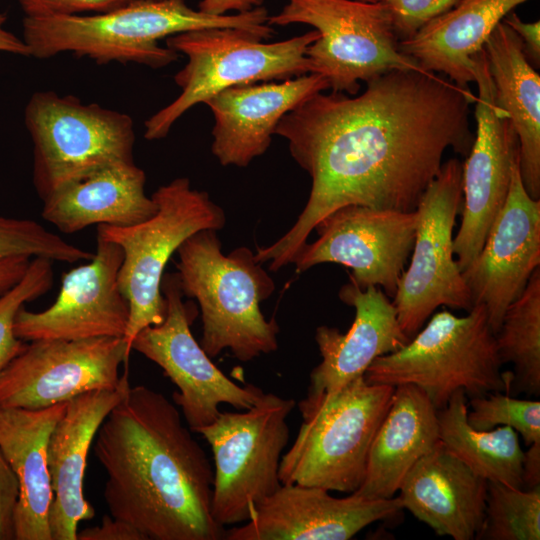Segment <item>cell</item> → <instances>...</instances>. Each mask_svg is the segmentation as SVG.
<instances>
[{"label":"cell","mask_w":540,"mask_h":540,"mask_svg":"<svg viewBox=\"0 0 540 540\" xmlns=\"http://www.w3.org/2000/svg\"><path fill=\"white\" fill-rule=\"evenodd\" d=\"M356 97L318 92L279 121L293 159L312 180L307 203L276 242L257 247L271 271L293 263L315 226L331 212L362 205L416 210L448 148L467 156L476 102L437 73L393 70L367 81Z\"/></svg>","instance_id":"6da1fadb"},{"label":"cell","mask_w":540,"mask_h":540,"mask_svg":"<svg viewBox=\"0 0 540 540\" xmlns=\"http://www.w3.org/2000/svg\"><path fill=\"white\" fill-rule=\"evenodd\" d=\"M179 410L162 393L129 387L96 434L104 500L145 540H220L212 515L214 471Z\"/></svg>","instance_id":"7a4b0ae2"},{"label":"cell","mask_w":540,"mask_h":540,"mask_svg":"<svg viewBox=\"0 0 540 540\" xmlns=\"http://www.w3.org/2000/svg\"><path fill=\"white\" fill-rule=\"evenodd\" d=\"M264 6L243 13L212 15L189 7L185 0H132L93 14L24 17L23 41L29 56L46 59L69 52L98 64L137 63L162 68L179 54L159 45L177 33L215 27L252 31L264 40L274 30Z\"/></svg>","instance_id":"3957f363"},{"label":"cell","mask_w":540,"mask_h":540,"mask_svg":"<svg viewBox=\"0 0 540 540\" xmlns=\"http://www.w3.org/2000/svg\"><path fill=\"white\" fill-rule=\"evenodd\" d=\"M177 254L179 286L184 296L198 301L200 345L210 358L229 349L248 362L278 348L279 326L274 319L266 320L260 309L275 284L249 248L224 254L217 231L205 229L187 238Z\"/></svg>","instance_id":"277c9868"},{"label":"cell","mask_w":540,"mask_h":540,"mask_svg":"<svg viewBox=\"0 0 540 540\" xmlns=\"http://www.w3.org/2000/svg\"><path fill=\"white\" fill-rule=\"evenodd\" d=\"M502 365L485 308L476 304L465 316L435 313L404 347L375 359L364 377L394 387L415 385L438 411L457 391L469 398L509 394L513 375L502 372Z\"/></svg>","instance_id":"5b68a950"},{"label":"cell","mask_w":540,"mask_h":540,"mask_svg":"<svg viewBox=\"0 0 540 540\" xmlns=\"http://www.w3.org/2000/svg\"><path fill=\"white\" fill-rule=\"evenodd\" d=\"M319 37L314 29L274 43L233 27L205 28L166 38V46L187 57L174 80L179 96L145 121L144 137H166L190 108L238 85L284 81L309 73L307 48Z\"/></svg>","instance_id":"8992f818"},{"label":"cell","mask_w":540,"mask_h":540,"mask_svg":"<svg viewBox=\"0 0 540 540\" xmlns=\"http://www.w3.org/2000/svg\"><path fill=\"white\" fill-rule=\"evenodd\" d=\"M394 390L361 376L317 402L301 400L302 423L282 456L281 484L355 492L364 480L370 447Z\"/></svg>","instance_id":"52a82bcc"},{"label":"cell","mask_w":540,"mask_h":540,"mask_svg":"<svg viewBox=\"0 0 540 540\" xmlns=\"http://www.w3.org/2000/svg\"><path fill=\"white\" fill-rule=\"evenodd\" d=\"M151 197L157 211L145 221L125 227H97V235L122 250L118 283L129 303L123 340L130 354L135 336L165 318L161 282L171 256L191 235L205 229L218 231L226 222L223 209L207 192L192 188L188 178L160 186Z\"/></svg>","instance_id":"ba28073f"},{"label":"cell","mask_w":540,"mask_h":540,"mask_svg":"<svg viewBox=\"0 0 540 540\" xmlns=\"http://www.w3.org/2000/svg\"><path fill=\"white\" fill-rule=\"evenodd\" d=\"M24 120L33 143V185L42 201L105 166L134 161V122L128 114L38 91Z\"/></svg>","instance_id":"9c48e42d"},{"label":"cell","mask_w":540,"mask_h":540,"mask_svg":"<svg viewBox=\"0 0 540 540\" xmlns=\"http://www.w3.org/2000/svg\"><path fill=\"white\" fill-rule=\"evenodd\" d=\"M296 402L264 393L243 412H220L194 432L214 459L212 515L221 526L250 520L280 486L279 469L289 441L287 419Z\"/></svg>","instance_id":"30bf717a"},{"label":"cell","mask_w":540,"mask_h":540,"mask_svg":"<svg viewBox=\"0 0 540 540\" xmlns=\"http://www.w3.org/2000/svg\"><path fill=\"white\" fill-rule=\"evenodd\" d=\"M268 24L315 28L319 37L306 51L309 73L325 77L333 92L355 95L360 81L393 70L425 71L400 50L383 1L286 0Z\"/></svg>","instance_id":"8fae6325"},{"label":"cell","mask_w":540,"mask_h":540,"mask_svg":"<svg viewBox=\"0 0 540 540\" xmlns=\"http://www.w3.org/2000/svg\"><path fill=\"white\" fill-rule=\"evenodd\" d=\"M462 203V164L442 163L416 208V237L409 266L398 282L393 304L411 339L439 306L469 311L468 287L453 249V228Z\"/></svg>","instance_id":"7c38bea8"},{"label":"cell","mask_w":540,"mask_h":540,"mask_svg":"<svg viewBox=\"0 0 540 540\" xmlns=\"http://www.w3.org/2000/svg\"><path fill=\"white\" fill-rule=\"evenodd\" d=\"M161 291L166 302L163 322L142 329L131 347L160 366L177 386L173 401L188 427L194 432L212 423L223 403L239 410L253 406L263 390L233 382L194 339L191 324L198 311L194 303L183 301L176 272L164 274Z\"/></svg>","instance_id":"4fadbf2b"},{"label":"cell","mask_w":540,"mask_h":540,"mask_svg":"<svg viewBox=\"0 0 540 540\" xmlns=\"http://www.w3.org/2000/svg\"><path fill=\"white\" fill-rule=\"evenodd\" d=\"M417 222L416 210L341 207L319 221L314 228L318 238L303 246L293 264L298 273L322 263L344 265L360 289L380 287L393 298L413 249Z\"/></svg>","instance_id":"5bb4252c"},{"label":"cell","mask_w":540,"mask_h":540,"mask_svg":"<svg viewBox=\"0 0 540 540\" xmlns=\"http://www.w3.org/2000/svg\"><path fill=\"white\" fill-rule=\"evenodd\" d=\"M478 96L476 135L462 164V219L453 241L464 270L478 255L508 195L519 141L508 114L498 106L484 48L473 56Z\"/></svg>","instance_id":"9a60e30c"},{"label":"cell","mask_w":540,"mask_h":540,"mask_svg":"<svg viewBox=\"0 0 540 540\" xmlns=\"http://www.w3.org/2000/svg\"><path fill=\"white\" fill-rule=\"evenodd\" d=\"M30 342L0 374V407L41 409L114 389L130 357L122 337Z\"/></svg>","instance_id":"2e32d148"},{"label":"cell","mask_w":540,"mask_h":540,"mask_svg":"<svg viewBox=\"0 0 540 540\" xmlns=\"http://www.w3.org/2000/svg\"><path fill=\"white\" fill-rule=\"evenodd\" d=\"M122 259L117 244L97 235L93 257L63 275L57 298L50 307L39 312L25 307L19 310L15 335L25 341L123 338L129 303L118 283Z\"/></svg>","instance_id":"e0dca14e"},{"label":"cell","mask_w":540,"mask_h":540,"mask_svg":"<svg viewBox=\"0 0 540 540\" xmlns=\"http://www.w3.org/2000/svg\"><path fill=\"white\" fill-rule=\"evenodd\" d=\"M540 266V199L527 193L514 165L505 203L475 259L461 271L473 306L482 304L494 332Z\"/></svg>","instance_id":"ac0fdd59"},{"label":"cell","mask_w":540,"mask_h":540,"mask_svg":"<svg viewBox=\"0 0 540 540\" xmlns=\"http://www.w3.org/2000/svg\"><path fill=\"white\" fill-rule=\"evenodd\" d=\"M403 510L400 497L331 496L320 487L281 484L249 521L225 532L227 540H347Z\"/></svg>","instance_id":"d6986e66"},{"label":"cell","mask_w":540,"mask_h":540,"mask_svg":"<svg viewBox=\"0 0 540 540\" xmlns=\"http://www.w3.org/2000/svg\"><path fill=\"white\" fill-rule=\"evenodd\" d=\"M339 298L354 307L355 318L346 333L335 327H317L315 340L322 360L310 373L308 393L303 399L308 403L328 397L364 376L375 359L396 352L410 340L400 327L393 302L380 287L362 290L349 279L341 287Z\"/></svg>","instance_id":"ffe728a7"},{"label":"cell","mask_w":540,"mask_h":540,"mask_svg":"<svg viewBox=\"0 0 540 540\" xmlns=\"http://www.w3.org/2000/svg\"><path fill=\"white\" fill-rule=\"evenodd\" d=\"M128 369L114 389L92 390L67 402L47 446L53 499L49 511L52 540H77L78 524L95 516L83 483L88 452L99 427L129 389Z\"/></svg>","instance_id":"44dd1931"},{"label":"cell","mask_w":540,"mask_h":540,"mask_svg":"<svg viewBox=\"0 0 540 540\" xmlns=\"http://www.w3.org/2000/svg\"><path fill=\"white\" fill-rule=\"evenodd\" d=\"M327 79L308 73L284 80L227 88L208 99L214 118L212 153L221 165L246 167L265 153L282 117L315 93Z\"/></svg>","instance_id":"7402d4cb"},{"label":"cell","mask_w":540,"mask_h":540,"mask_svg":"<svg viewBox=\"0 0 540 540\" xmlns=\"http://www.w3.org/2000/svg\"><path fill=\"white\" fill-rule=\"evenodd\" d=\"M399 491L403 509L440 536L473 540L482 527L487 481L440 440L412 466Z\"/></svg>","instance_id":"603a6c76"},{"label":"cell","mask_w":540,"mask_h":540,"mask_svg":"<svg viewBox=\"0 0 540 540\" xmlns=\"http://www.w3.org/2000/svg\"><path fill=\"white\" fill-rule=\"evenodd\" d=\"M67 402L41 409L0 407V449L19 484L15 540H52L49 511L53 491L47 446Z\"/></svg>","instance_id":"cb8c5ba5"},{"label":"cell","mask_w":540,"mask_h":540,"mask_svg":"<svg viewBox=\"0 0 540 540\" xmlns=\"http://www.w3.org/2000/svg\"><path fill=\"white\" fill-rule=\"evenodd\" d=\"M145 182V172L135 161L111 164L43 200L41 216L65 234L91 225L131 226L157 211L145 193Z\"/></svg>","instance_id":"d4e9b609"},{"label":"cell","mask_w":540,"mask_h":540,"mask_svg":"<svg viewBox=\"0 0 540 540\" xmlns=\"http://www.w3.org/2000/svg\"><path fill=\"white\" fill-rule=\"evenodd\" d=\"M438 441L437 410L425 392L411 384L396 386L371 444L364 480L353 493L393 498L408 471Z\"/></svg>","instance_id":"484cf974"},{"label":"cell","mask_w":540,"mask_h":540,"mask_svg":"<svg viewBox=\"0 0 540 540\" xmlns=\"http://www.w3.org/2000/svg\"><path fill=\"white\" fill-rule=\"evenodd\" d=\"M528 0H461L413 36L399 41L400 50L425 71L442 73L461 88L475 82L473 56L495 27Z\"/></svg>","instance_id":"4316f807"},{"label":"cell","mask_w":540,"mask_h":540,"mask_svg":"<svg viewBox=\"0 0 540 540\" xmlns=\"http://www.w3.org/2000/svg\"><path fill=\"white\" fill-rule=\"evenodd\" d=\"M495 99L519 141V170L533 199H540V77L517 34L500 22L483 46Z\"/></svg>","instance_id":"83f0119b"},{"label":"cell","mask_w":540,"mask_h":540,"mask_svg":"<svg viewBox=\"0 0 540 540\" xmlns=\"http://www.w3.org/2000/svg\"><path fill=\"white\" fill-rule=\"evenodd\" d=\"M467 413L466 395L457 391L447 405L437 411L439 440L486 481L524 489V451L517 432L509 426L476 430L468 423Z\"/></svg>","instance_id":"f1b7e54d"},{"label":"cell","mask_w":540,"mask_h":540,"mask_svg":"<svg viewBox=\"0 0 540 540\" xmlns=\"http://www.w3.org/2000/svg\"><path fill=\"white\" fill-rule=\"evenodd\" d=\"M502 364L514 367L509 393L540 394V268L507 308L495 334Z\"/></svg>","instance_id":"f546056e"},{"label":"cell","mask_w":540,"mask_h":540,"mask_svg":"<svg viewBox=\"0 0 540 540\" xmlns=\"http://www.w3.org/2000/svg\"><path fill=\"white\" fill-rule=\"evenodd\" d=\"M475 539L539 540L540 486L518 489L487 481L485 516Z\"/></svg>","instance_id":"4dcf8cb0"},{"label":"cell","mask_w":540,"mask_h":540,"mask_svg":"<svg viewBox=\"0 0 540 540\" xmlns=\"http://www.w3.org/2000/svg\"><path fill=\"white\" fill-rule=\"evenodd\" d=\"M93 254L68 243L34 220L0 216V260L26 256L75 263L88 261Z\"/></svg>","instance_id":"1f68e13d"},{"label":"cell","mask_w":540,"mask_h":540,"mask_svg":"<svg viewBox=\"0 0 540 540\" xmlns=\"http://www.w3.org/2000/svg\"><path fill=\"white\" fill-rule=\"evenodd\" d=\"M53 281V261L34 257L22 279L0 296V374L25 347L14 331L17 313L27 302L46 294Z\"/></svg>","instance_id":"d6a6232c"},{"label":"cell","mask_w":540,"mask_h":540,"mask_svg":"<svg viewBox=\"0 0 540 540\" xmlns=\"http://www.w3.org/2000/svg\"><path fill=\"white\" fill-rule=\"evenodd\" d=\"M467 421L476 430L509 426L520 434L526 446L540 441V402L517 399L500 391L470 398Z\"/></svg>","instance_id":"836d02e7"},{"label":"cell","mask_w":540,"mask_h":540,"mask_svg":"<svg viewBox=\"0 0 540 540\" xmlns=\"http://www.w3.org/2000/svg\"><path fill=\"white\" fill-rule=\"evenodd\" d=\"M387 6L399 41L413 36L431 20L454 8L461 0H382Z\"/></svg>","instance_id":"e575fe53"},{"label":"cell","mask_w":540,"mask_h":540,"mask_svg":"<svg viewBox=\"0 0 540 540\" xmlns=\"http://www.w3.org/2000/svg\"><path fill=\"white\" fill-rule=\"evenodd\" d=\"M25 17L98 13L117 8L126 0H17Z\"/></svg>","instance_id":"d590c367"},{"label":"cell","mask_w":540,"mask_h":540,"mask_svg":"<svg viewBox=\"0 0 540 540\" xmlns=\"http://www.w3.org/2000/svg\"><path fill=\"white\" fill-rule=\"evenodd\" d=\"M18 496V480L0 449V540H15L14 512Z\"/></svg>","instance_id":"8d00e7d4"},{"label":"cell","mask_w":540,"mask_h":540,"mask_svg":"<svg viewBox=\"0 0 540 540\" xmlns=\"http://www.w3.org/2000/svg\"><path fill=\"white\" fill-rule=\"evenodd\" d=\"M77 540H145L128 523L110 516H104L100 525L77 532Z\"/></svg>","instance_id":"74e56055"},{"label":"cell","mask_w":540,"mask_h":540,"mask_svg":"<svg viewBox=\"0 0 540 540\" xmlns=\"http://www.w3.org/2000/svg\"><path fill=\"white\" fill-rule=\"evenodd\" d=\"M503 22L507 24L520 38L527 59L539 66L540 60V22H523L516 13H508Z\"/></svg>","instance_id":"f35d334b"},{"label":"cell","mask_w":540,"mask_h":540,"mask_svg":"<svg viewBox=\"0 0 540 540\" xmlns=\"http://www.w3.org/2000/svg\"><path fill=\"white\" fill-rule=\"evenodd\" d=\"M263 3L264 0H201L198 10L212 15H225L229 12H247L263 6Z\"/></svg>","instance_id":"ab89813d"},{"label":"cell","mask_w":540,"mask_h":540,"mask_svg":"<svg viewBox=\"0 0 540 540\" xmlns=\"http://www.w3.org/2000/svg\"><path fill=\"white\" fill-rule=\"evenodd\" d=\"M31 259L16 256L0 260V296L22 279Z\"/></svg>","instance_id":"60d3db41"},{"label":"cell","mask_w":540,"mask_h":540,"mask_svg":"<svg viewBox=\"0 0 540 540\" xmlns=\"http://www.w3.org/2000/svg\"><path fill=\"white\" fill-rule=\"evenodd\" d=\"M522 480L524 489L540 486V441L524 452Z\"/></svg>","instance_id":"b9f144b4"},{"label":"cell","mask_w":540,"mask_h":540,"mask_svg":"<svg viewBox=\"0 0 540 540\" xmlns=\"http://www.w3.org/2000/svg\"><path fill=\"white\" fill-rule=\"evenodd\" d=\"M6 21L7 15L0 13V52L29 56V49L23 39L5 28Z\"/></svg>","instance_id":"7bdbcfd3"},{"label":"cell","mask_w":540,"mask_h":540,"mask_svg":"<svg viewBox=\"0 0 540 540\" xmlns=\"http://www.w3.org/2000/svg\"><path fill=\"white\" fill-rule=\"evenodd\" d=\"M359 1L372 2V3H374V2H380V1H382V0H359Z\"/></svg>","instance_id":"ee69618b"},{"label":"cell","mask_w":540,"mask_h":540,"mask_svg":"<svg viewBox=\"0 0 540 540\" xmlns=\"http://www.w3.org/2000/svg\"><path fill=\"white\" fill-rule=\"evenodd\" d=\"M129 1H132V0H126V2H129Z\"/></svg>","instance_id":"f6af8a7d"}]
</instances>
